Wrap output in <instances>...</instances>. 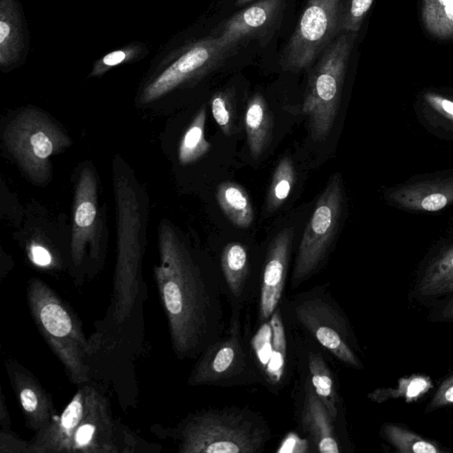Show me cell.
Instances as JSON below:
<instances>
[{"label": "cell", "mask_w": 453, "mask_h": 453, "mask_svg": "<svg viewBox=\"0 0 453 453\" xmlns=\"http://www.w3.org/2000/svg\"><path fill=\"white\" fill-rule=\"evenodd\" d=\"M306 363L308 370L306 377L318 397L337 423L342 413V403L335 376L319 350H309Z\"/></svg>", "instance_id": "cell-22"}, {"label": "cell", "mask_w": 453, "mask_h": 453, "mask_svg": "<svg viewBox=\"0 0 453 453\" xmlns=\"http://www.w3.org/2000/svg\"><path fill=\"white\" fill-rule=\"evenodd\" d=\"M373 0L342 1L341 31L357 33Z\"/></svg>", "instance_id": "cell-32"}, {"label": "cell", "mask_w": 453, "mask_h": 453, "mask_svg": "<svg viewBox=\"0 0 453 453\" xmlns=\"http://www.w3.org/2000/svg\"><path fill=\"white\" fill-rule=\"evenodd\" d=\"M424 100L438 116L453 125V99L429 91L424 94Z\"/></svg>", "instance_id": "cell-34"}, {"label": "cell", "mask_w": 453, "mask_h": 453, "mask_svg": "<svg viewBox=\"0 0 453 453\" xmlns=\"http://www.w3.org/2000/svg\"><path fill=\"white\" fill-rule=\"evenodd\" d=\"M206 108L203 105L186 130L179 147V160L182 165L191 164L204 156L211 149L205 139Z\"/></svg>", "instance_id": "cell-28"}, {"label": "cell", "mask_w": 453, "mask_h": 453, "mask_svg": "<svg viewBox=\"0 0 453 453\" xmlns=\"http://www.w3.org/2000/svg\"><path fill=\"white\" fill-rule=\"evenodd\" d=\"M96 179L88 166L81 171L74 196L73 225L71 237L70 256L75 269L81 267L87 245L90 243V257L99 259V247L96 242L95 229L97 217Z\"/></svg>", "instance_id": "cell-15"}, {"label": "cell", "mask_w": 453, "mask_h": 453, "mask_svg": "<svg viewBox=\"0 0 453 453\" xmlns=\"http://www.w3.org/2000/svg\"><path fill=\"white\" fill-rule=\"evenodd\" d=\"M4 369L22 409L26 426L37 433L55 418L51 395L34 373L15 358H7Z\"/></svg>", "instance_id": "cell-18"}, {"label": "cell", "mask_w": 453, "mask_h": 453, "mask_svg": "<svg viewBox=\"0 0 453 453\" xmlns=\"http://www.w3.org/2000/svg\"><path fill=\"white\" fill-rule=\"evenodd\" d=\"M118 242L112 296L105 324L99 328L120 330L142 304L145 288L142 277V246L141 210L134 188L127 177L115 170Z\"/></svg>", "instance_id": "cell-4"}, {"label": "cell", "mask_w": 453, "mask_h": 453, "mask_svg": "<svg viewBox=\"0 0 453 453\" xmlns=\"http://www.w3.org/2000/svg\"><path fill=\"white\" fill-rule=\"evenodd\" d=\"M453 296V242L435 248L418 267L409 297L418 304L433 306Z\"/></svg>", "instance_id": "cell-17"}, {"label": "cell", "mask_w": 453, "mask_h": 453, "mask_svg": "<svg viewBox=\"0 0 453 453\" xmlns=\"http://www.w3.org/2000/svg\"><path fill=\"white\" fill-rule=\"evenodd\" d=\"M428 319L432 322L453 323V296L431 306Z\"/></svg>", "instance_id": "cell-36"}, {"label": "cell", "mask_w": 453, "mask_h": 453, "mask_svg": "<svg viewBox=\"0 0 453 453\" xmlns=\"http://www.w3.org/2000/svg\"><path fill=\"white\" fill-rule=\"evenodd\" d=\"M149 53L148 47L142 42H131L96 59L92 66L89 77L99 78L119 65L137 62Z\"/></svg>", "instance_id": "cell-29"}, {"label": "cell", "mask_w": 453, "mask_h": 453, "mask_svg": "<svg viewBox=\"0 0 453 453\" xmlns=\"http://www.w3.org/2000/svg\"><path fill=\"white\" fill-rule=\"evenodd\" d=\"M285 0H259L219 24L211 35L238 48L250 40L266 44L280 25Z\"/></svg>", "instance_id": "cell-13"}, {"label": "cell", "mask_w": 453, "mask_h": 453, "mask_svg": "<svg viewBox=\"0 0 453 453\" xmlns=\"http://www.w3.org/2000/svg\"><path fill=\"white\" fill-rule=\"evenodd\" d=\"M344 196L340 174H334L319 196L300 242L291 275L296 288L321 268L339 229Z\"/></svg>", "instance_id": "cell-11"}, {"label": "cell", "mask_w": 453, "mask_h": 453, "mask_svg": "<svg viewBox=\"0 0 453 453\" xmlns=\"http://www.w3.org/2000/svg\"><path fill=\"white\" fill-rule=\"evenodd\" d=\"M380 434L395 450L400 453H443L448 451L437 442L397 423H384Z\"/></svg>", "instance_id": "cell-25"}, {"label": "cell", "mask_w": 453, "mask_h": 453, "mask_svg": "<svg viewBox=\"0 0 453 453\" xmlns=\"http://www.w3.org/2000/svg\"><path fill=\"white\" fill-rule=\"evenodd\" d=\"M242 310L231 309L222 336L196 359L187 383L192 387H237L263 380L242 329Z\"/></svg>", "instance_id": "cell-8"}, {"label": "cell", "mask_w": 453, "mask_h": 453, "mask_svg": "<svg viewBox=\"0 0 453 453\" xmlns=\"http://www.w3.org/2000/svg\"><path fill=\"white\" fill-rule=\"evenodd\" d=\"M29 34L19 0H0V68L9 72L26 60Z\"/></svg>", "instance_id": "cell-21"}, {"label": "cell", "mask_w": 453, "mask_h": 453, "mask_svg": "<svg viewBox=\"0 0 453 453\" xmlns=\"http://www.w3.org/2000/svg\"><path fill=\"white\" fill-rule=\"evenodd\" d=\"M357 37L355 32L338 35L320 55L310 74L302 110L309 118L315 141H324L332 129Z\"/></svg>", "instance_id": "cell-7"}, {"label": "cell", "mask_w": 453, "mask_h": 453, "mask_svg": "<svg viewBox=\"0 0 453 453\" xmlns=\"http://www.w3.org/2000/svg\"><path fill=\"white\" fill-rule=\"evenodd\" d=\"M237 49L210 34L170 50H165L155 58L140 102L152 103L180 87L200 81L218 69Z\"/></svg>", "instance_id": "cell-6"}, {"label": "cell", "mask_w": 453, "mask_h": 453, "mask_svg": "<svg viewBox=\"0 0 453 453\" xmlns=\"http://www.w3.org/2000/svg\"><path fill=\"white\" fill-rule=\"evenodd\" d=\"M27 301L36 328L61 362L70 381L79 386L90 381L88 339L71 306L38 278L28 280Z\"/></svg>", "instance_id": "cell-5"}, {"label": "cell", "mask_w": 453, "mask_h": 453, "mask_svg": "<svg viewBox=\"0 0 453 453\" xmlns=\"http://www.w3.org/2000/svg\"><path fill=\"white\" fill-rule=\"evenodd\" d=\"M257 328V331L250 340V346L263 384L271 389H279L288 368L287 335L281 306Z\"/></svg>", "instance_id": "cell-16"}, {"label": "cell", "mask_w": 453, "mask_h": 453, "mask_svg": "<svg viewBox=\"0 0 453 453\" xmlns=\"http://www.w3.org/2000/svg\"><path fill=\"white\" fill-rule=\"evenodd\" d=\"M4 142L17 164L36 183L49 180L50 157L71 144L66 134L51 119L31 108L9 122Z\"/></svg>", "instance_id": "cell-9"}, {"label": "cell", "mask_w": 453, "mask_h": 453, "mask_svg": "<svg viewBox=\"0 0 453 453\" xmlns=\"http://www.w3.org/2000/svg\"><path fill=\"white\" fill-rule=\"evenodd\" d=\"M167 434L180 453H262L272 438L261 413L236 406L189 413Z\"/></svg>", "instance_id": "cell-3"}, {"label": "cell", "mask_w": 453, "mask_h": 453, "mask_svg": "<svg viewBox=\"0 0 453 453\" xmlns=\"http://www.w3.org/2000/svg\"><path fill=\"white\" fill-rule=\"evenodd\" d=\"M1 453H29V441L19 438L11 428H1Z\"/></svg>", "instance_id": "cell-35"}, {"label": "cell", "mask_w": 453, "mask_h": 453, "mask_svg": "<svg viewBox=\"0 0 453 453\" xmlns=\"http://www.w3.org/2000/svg\"><path fill=\"white\" fill-rule=\"evenodd\" d=\"M342 0H308L280 58L281 69L310 67L341 31Z\"/></svg>", "instance_id": "cell-12"}, {"label": "cell", "mask_w": 453, "mask_h": 453, "mask_svg": "<svg viewBox=\"0 0 453 453\" xmlns=\"http://www.w3.org/2000/svg\"><path fill=\"white\" fill-rule=\"evenodd\" d=\"M431 379L423 374H412L401 378L393 388H380L370 392L367 397L377 403L392 399H403L412 403L424 396L431 388Z\"/></svg>", "instance_id": "cell-26"}, {"label": "cell", "mask_w": 453, "mask_h": 453, "mask_svg": "<svg viewBox=\"0 0 453 453\" xmlns=\"http://www.w3.org/2000/svg\"><path fill=\"white\" fill-rule=\"evenodd\" d=\"M296 180V173L292 160L282 158L274 170L269 188L266 208L274 211L280 207L288 197Z\"/></svg>", "instance_id": "cell-30"}, {"label": "cell", "mask_w": 453, "mask_h": 453, "mask_svg": "<svg viewBox=\"0 0 453 453\" xmlns=\"http://www.w3.org/2000/svg\"><path fill=\"white\" fill-rule=\"evenodd\" d=\"M0 424L1 428H11V418L7 405L5 403L4 395L3 392H1L0 400Z\"/></svg>", "instance_id": "cell-38"}, {"label": "cell", "mask_w": 453, "mask_h": 453, "mask_svg": "<svg viewBox=\"0 0 453 453\" xmlns=\"http://www.w3.org/2000/svg\"><path fill=\"white\" fill-rule=\"evenodd\" d=\"M140 438L114 418L97 382L80 385L68 404L29 441V453H134Z\"/></svg>", "instance_id": "cell-2"}, {"label": "cell", "mask_w": 453, "mask_h": 453, "mask_svg": "<svg viewBox=\"0 0 453 453\" xmlns=\"http://www.w3.org/2000/svg\"><path fill=\"white\" fill-rule=\"evenodd\" d=\"M302 389L299 421L301 429L308 435L310 445L320 453H340L342 449L336 422L306 376Z\"/></svg>", "instance_id": "cell-20"}, {"label": "cell", "mask_w": 453, "mask_h": 453, "mask_svg": "<svg viewBox=\"0 0 453 453\" xmlns=\"http://www.w3.org/2000/svg\"><path fill=\"white\" fill-rule=\"evenodd\" d=\"M421 19L426 30L441 40L453 38V0H422Z\"/></svg>", "instance_id": "cell-27"}, {"label": "cell", "mask_w": 453, "mask_h": 453, "mask_svg": "<svg viewBox=\"0 0 453 453\" xmlns=\"http://www.w3.org/2000/svg\"><path fill=\"white\" fill-rule=\"evenodd\" d=\"M451 406H453V369L439 383L425 408V412L429 413Z\"/></svg>", "instance_id": "cell-33"}, {"label": "cell", "mask_w": 453, "mask_h": 453, "mask_svg": "<svg viewBox=\"0 0 453 453\" xmlns=\"http://www.w3.org/2000/svg\"><path fill=\"white\" fill-rule=\"evenodd\" d=\"M244 126L250 154L257 158L266 149L273 127L271 112L260 93H256L248 101Z\"/></svg>", "instance_id": "cell-23"}, {"label": "cell", "mask_w": 453, "mask_h": 453, "mask_svg": "<svg viewBox=\"0 0 453 453\" xmlns=\"http://www.w3.org/2000/svg\"><path fill=\"white\" fill-rule=\"evenodd\" d=\"M28 257L34 265L44 269L55 267L51 252L43 245L32 243L28 248Z\"/></svg>", "instance_id": "cell-37"}, {"label": "cell", "mask_w": 453, "mask_h": 453, "mask_svg": "<svg viewBox=\"0 0 453 453\" xmlns=\"http://www.w3.org/2000/svg\"><path fill=\"white\" fill-rule=\"evenodd\" d=\"M158 247L154 279L173 350L180 360L197 358L226 327V296L219 272L206 270L173 229L163 222Z\"/></svg>", "instance_id": "cell-1"}, {"label": "cell", "mask_w": 453, "mask_h": 453, "mask_svg": "<svg viewBox=\"0 0 453 453\" xmlns=\"http://www.w3.org/2000/svg\"><path fill=\"white\" fill-rule=\"evenodd\" d=\"M387 200L398 208L435 212L453 204V173L408 181L391 188Z\"/></svg>", "instance_id": "cell-19"}, {"label": "cell", "mask_w": 453, "mask_h": 453, "mask_svg": "<svg viewBox=\"0 0 453 453\" xmlns=\"http://www.w3.org/2000/svg\"><path fill=\"white\" fill-rule=\"evenodd\" d=\"M252 0H237V4H246L248 2H250Z\"/></svg>", "instance_id": "cell-39"}, {"label": "cell", "mask_w": 453, "mask_h": 453, "mask_svg": "<svg viewBox=\"0 0 453 453\" xmlns=\"http://www.w3.org/2000/svg\"><path fill=\"white\" fill-rule=\"evenodd\" d=\"M216 199L232 224L241 228H247L252 224V203L242 186L231 181L221 182L217 187Z\"/></svg>", "instance_id": "cell-24"}, {"label": "cell", "mask_w": 453, "mask_h": 453, "mask_svg": "<svg viewBox=\"0 0 453 453\" xmlns=\"http://www.w3.org/2000/svg\"><path fill=\"white\" fill-rule=\"evenodd\" d=\"M293 229L284 228L271 242L258 275L256 326L267 321L281 304L288 280Z\"/></svg>", "instance_id": "cell-14"}, {"label": "cell", "mask_w": 453, "mask_h": 453, "mask_svg": "<svg viewBox=\"0 0 453 453\" xmlns=\"http://www.w3.org/2000/svg\"><path fill=\"white\" fill-rule=\"evenodd\" d=\"M211 113L221 131L227 136L234 133V98L230 89L213 94L210 101Z\"/></svg>", "instance_id": "cell-31"}, {"label": "cell", "mask_w": 453, "mask_h": 453, "mask_svg": "<svg viewBox=\"0 0 453 453\" xmlns=\"http://www.w3.org/2000/svg\"><path fill=\"white\" fill-rule=\"evenodd\" d=\"M295 320L325 349L342 364L362 369L350 324L336 301L322 288L299 294L294 299Z\"/></svg>", "instance_id": "cell-10"}]
</instances>
